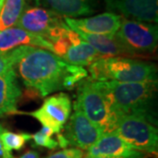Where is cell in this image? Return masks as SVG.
Instances as JSON below:
<instances>
[{"label": "cell", "instance_id": "6da1fadb", "mask_svg": "<svg viewBox=\"0 0 158 158\" xmlns=\"http://www.w3.org/2000/svg\"><path fill=\"white\" fill-rule=\"evenodd\" d=\"M15 66L24 85L41 97L72 90L88 76L85 68L69 64L53 52L32 46H24Z\"/></svg>", "mask_w": 158, "mask_h": 158}, {"label": "cell", "instance_id": "7a4b0ae2", "mask_svg": "<svg viewBox=\"0 0 158 158\" xmlns=\"http://www.w3.org/2000/svg\"><path fill=\"white\" fill-rule=\"evenodd\" d=\"M95 82L107 98L118 120L127 115H138L156 124L153 113V102L157 90V81Z\"/></svg>", "mask_w": 158, "mask_h": 158}, {"label": "cell", "instance_id": "3957f363", "mask_svg": "<svg viewBox=\"0 0 158 158\" xmlns=\"http://www.w3.org/2000/svg\"><path fill=\"white\" fill-rule=\"evenodd\" d=\"M90 78L97 82L138 83L157 81V69L150 62L128 57H100L88 66Z\"/></svg>", "mask_w": 158, "mask_h": 158}, {"label": "cell", "instance_id": "277c9868", "mask_svg": "<svg viewBox=\"0 0 158 158\" xmlns=\"http://www.w3.org/2000/svg\"><path fill=\"white\" fill-rule=\"evenodd\" d=\"M74 108L80 110L91 122L104 132H113L118 122L110 102L95 81L85 80L79 83L78 95Z\"/></svg>", "mask_w": 158, "mask_h": 158}, {"label": "cell", "instance_id": "5b68a950", "mask_svg": "<svg viewBox=\"0 0 158 158\" xmlns=\"http://www.w3.org/2000/svg\"><path fill=\"white\" fill-rule=\"evenodd\" d=\"M130 147L142 153L156 154L158 130L152 122L138 115H127L118 118L113 131Z\"/></svg>", "mask_w": 158, "mask_h": 158}, {"label": "cell", "instance_id": "8992f818", "mask_svg": "<svg viewBox=\"0 0 158 158\" xmlns=\"http://www.w3.org/2000/svg\"><path fill=\"white\" fill-rule=\"evenodd\" d=\"M16 27L41 36L51 44L69 28L64 18L55 11L43 7H24Z\"/></svg>", "mask_w": 158, "mask_h": 158}, {"label": "cell", "instance_id": "52a82bcc", "mask_svg": "<svg viewBox=\"0 0 158 158\" xmlns=\"http://www.w3.org/2000/svg\"><path fill=\"white\" fill-rule=\"evenodd\" d=\"M115 35L132 56L150 55L157 48V26L151 23L123 18Z\"/></svg>", "mask_w": 158, "mask_h": 158}, {"label": "cell", "instance_id": "ba28073f", "mask_svg": "<svg viewBox=\"0 0 158 158\" xmlns=\"http://www.w3.org/2000/svg\"><path fill=\"white\" fill-rule=\"evenodd\" d=\"M52 45L55 55L74 66L84 68L102 57L89 43L69 27Z\"/></svg>", "mask_w": 158, "mask_h": 158}, {"label": "cell", "instance_id": "9c48e42d", "mask_svg": "<svg viewBox=\"0 0 158 158\" xmlns=\"http://www.w3.org/2000/svg\"><path fill=\"white\" fill-rule=\"evenodd\" d=\"M71 113V101L68 94L60 92L46 98L42 106L34 112L27 113L39 120L43 127L58 134L69 120Z\"/></svg>", "mask_w": 158, "mask_h": 158}, {"label": "cell", "instance_id": "30bf717a", "mask_svg": "<svg viewBox=\"0 0 158 158\" xmlns=\"http://www.w3.org/2000/svg\"><path fill=\"white\" fill-rule=\"evenodd\" d=\"M104 134L105 132L91 122L80 110L74 108V113L65 127L64 137L69 141V144L81 150H87Z\"/></svg>", "mask_w": 158, "mask_h": 158}, {"label": "cell", "instance_id": "8fae6325", "mask_svg": "<svg viewBox=\"0 0 158 158\" xmlns=\"http://www.w3.org/2000/svg\"><path fill=\"white\" fill-rule=\"evenodd\" d=\"M105 4L108 11L118 12L125 19L157 23L158 0H105Z\"/></svg>", "mask_w": 158, "mask_h": 158}, {"label": "cell", "instance_id": "7c38bea8", "mask_svg": "<svg viewBox=\"0 0 158 158\" xmlns=\"http://www.w3.org/2000/svg\"><path fill=\"white\" fill-rule=\"evenodd\" d=\"M123 17L113 12H104L96 16L83 19L64 18V21L73 31L97 35H115Z\"/></svg>", "mask_w": 158, "mask_h": 158}, {"label": "cell", "instance_id": "4fadbf2b", "mask_svg": "<svg viewBox=\"0 0 158 158\" xmlns=\"http://www.w3.org/2000/svg\"><path fill=\"white\" fill-rule=\"evenodd\" d=\"M144 155L137 151L122 140L115 132L106 133L94 145L87 149L85 157H133Z\"/></svg>", "mask_w": 158, "mask_h": 158}, {"label": "cell", "instance_id": "5bb4252c", "mask_svg": "<svg viewBox=\"0 0 158 158\" xmlns=\"http://www.w3.org/2000/svg\"><path fill=\"white\" fill-rule=\"evenodd\" d=\"M24 45L54 52V48L50 42L37 34L29 33L16 27L0 31V54L6 53Z\"/></svg>", "mask_w": 158, "mask_h": 158}, {"label": "cell", "instance_id": "9a60e30c", "mask_svg": "<svg viewBox=\"0 0 158 158\" xmlns=\"http://www.w3.org/2000/svg\"><path fill=\"white\" fill-rule=\"evenodd\" d=\"M38 6H43L64 18L76 19L92 14L95 0H34Z\"/></svg>", "mask_w": 158, "mask_h": 158}, {"label": "cell", "instance_id": "2e32d148", "mask_svg": "<svg viewBox=\"0 0 158 158\" xmlns=\"http://www.w3.org/2000/svg\"><path fill=\"white\" fill-rule=\"evenodd\" d=\"M21 96L15 70L0 76V116L18 113V102Z\"/></svg>", "mask_w": 158, "mask_h": 158}, {"label": "cell", "instance_id": "e0dca14e", "mask_svg": "<svg viewBox=\"0 0 158 158\" xmlns=\"http://www.w3.org/2000/svg\"><path fill=\"white\" fill-rule=\"evenodd\" d=\"M87 43H89L102 57L132 56L120 43L116 35H97L74 31Z\"/></svg>", "mask_w": 158, "mask_h": 158}, {"label": "cell", "instance_id": "ac0fdd59", "mask_svg": "<svg viewBox=\"0 0 158 158\" xmlns=\"http://www.w3.org/2000/svg\"><path fill=\"white\" fill-rule=\"evenodd\" d=\"M26 6V0H5L0 11V31L15 27Z\"/></svg>", "mask_w": 158, "mask_h": 158}, {"label": "cell", "instance_id": "d6986e66", "mask_svg": "<svg viewBox=\"0 0 158 158\" xmlns=\"http://www.w3.org/2000/svg\"><path fill=\"white\" fill-rule=\"evenodd\" d=\"M0 139L5 149L11 153L12 150L21 149L25 143L32 139V135L27 133L16 134L4 129L0 135Z\"/></svg>", "mask_w": 158, "mask_h": 158}, {"label": "cell", "instance_id": "ffe728a7", "mask_svg": "<svg viewBox=\"0 0 158 158\" xmlns=\"http://www.w3.org/2000/svg\"><path fill=\"white\" fill-rule=\"evenodd\" d=\"M24 46L18 47L12 50L0 54V76L14 69V66L17 64L22 56Z\"/></svg>", "mask_w": 158, "mask_h": 158}, {"label": "cell", "instance_id": "44dd1931", "mask_svg": "<svg viewBox=\"0 0 158 158\" xmlns=\"http://www.w3.org/2000/svg\"><path fill=\"white\" fill-rule=\"evenodd\" d=\"M53 134L54 132L50 128L43 127L40 131L32 135L34 145L38 147L47 148L49 149H55L58 146V142L52 138Z\"/></svg>", "mask_w": 158, "mask_h": 158}, {"label": "cell", "instance_id": "7402d4cb", "mask_svg": "<svg viewBox=\"0 0 158 158\" xmlns=\"http://www.w3.org/2000/svg\"><path fill=\"white\" fill-rule=\"evenodd\" d=\"M84 156H85V153L83 150L74 148H64L61 151L54 153L44 158H84Z\"/></svg>", "mask_w": 158, "mask_h": 158}, {"label": "cell", "instance_id": "603a6c76", "mask_svg": "<svg viewBox=\"0 0 158 158\" xmlns=\"http://www.w3.org/2000/svg\"><path fill=\"white\" fill-rule=\"evenodd\" d=\"M3 130H4L3 127L0 125V135L3 132ZM0 158H13V156L11 155V153L8 152V151H6V149H5V148H4L3 144H2L1 139H0Z\"/></svg>", "mask_w": 158, "mask_h": 158}, {"label": "cell", "instance_id": "cb8c5ba5", "mask_svg": "<svg viewBox=\"0 0 158 158\" xmlns=\"http://www.w3.org/2000/svg\"><path fill=\"white\" fill-rule=\"evenodd\" d=\"M57 142H58V145H60L61 148H65L68 145H69V141H67V139L64 137L63 135H58V140H57Z\"/></svg>", "mask_w": 158, "mask_h": 158}, {"label": "cell", "instance_id": "d4e9b609", "mask_svg": "<svg viewBox=\"0 0 158 158\" xmlns=\"http://www.w3.org/2000/svg\"><path fill=\"white\" fill-rule=\"evenodd\" d=\"M19 158H39V154L35 151H27Z\"/></svg>", "mask_w": 158, "mask_h": 158}, {"label": "cell", "instance_id": "484cf974", "mask_svg": "<svg viewBox=\"0 0 158 158\" xmlns=\"http://www.w3.org/2000/svg\"><path fill=\"white\" fill-rule=\"evenodd\" d=\"M145 155H141L139 156H133V157H106V156H97V157H85V158H144Z\"/></svg>", "mask_w": 158, "mask_h": 158}, {"label": "cell", "instance_id": "4316f807", "mask_svg": "<svg viewBox=\"0 0 158 158\" xmlns=\"http://www.w3.org/2000/svg\"><path fill=\"white\" fill-rule=\"evenodd\" d=\"M2 6H3V4L1 3V1H0V11H1V8H2Z\"/></svg>", "mask_w": 158, "mask_h": 158}, {"label": "cell", "instance_id": "83f0119b", "mask_svg": "<svg viewBox=\"0 0 158 158\" xmlns=\"http://www.w3.org/2000/svg\"><path fill=\"white\" fill-rule=\"evenodd\" d=\"M0 1H1V3H2V4H4V2H5V0H0Z\"/></svg>", "mask_w": 158, "mask_h": 158}]
</instances>
